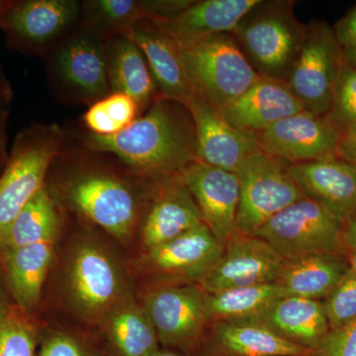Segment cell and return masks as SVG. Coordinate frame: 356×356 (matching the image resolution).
Here are the masks:
<instances>
[{
  "mask_svg": "<svg viewBox=\"0 0 356 356\" xmlns=\"http://www.w3.org/2000/svg\"><path fill=\"white\" fill-rule=\"evenodd\" d=\"M303 110L286 81L261 76L221 111L232 125L257 135L273 124Z\"/></svg>",
  "mask_w": 356,
  "mask_h": 356,
  "instance_id": "cell-22",
  "label": "cell"
},
{
  "mask_svg": "<svg viewBox=\"0 0 356 356\" xmlns=\"http://www.w3.org/2000/svg\"><path fill=\"white\" fill-rule=\"evenodd\" d=\"M343 60L346 65L356 69V46L343 50Z\"/></svg>",
  "mask_w": 356,
  "mask_h": 356,
  "instance_id": "cell-44",
  "label": "cell"
},
{
  "mask_svg": "<svg viewBox=\"0 0 356 356\" xmlns=\"http://www.w3.org/2000/svg\"><path fill=\"white\" fill-rule=\"evenodd\" d=\"M332 29L337 43L343 50L356 46V6L337 21Z\"/></svg>",
  "mask_w": 356,
  "mask_h": 356,
  "instance_id": "cell-39",
  "label": "cell"
},
{
  "mask_svg": "<svg viewBox=\"0 0 356 356\" xmlns=\"http://www.w3.org/2000/svg\"><path fill=\"white\" fill-rule=\"evenodd\" d=\"M65 202L124 245L139 229L140 201L126 180L108 170L84 168L58 187Z\"/></svg>",
  "mask_w": 356,
  "mask_h": 356,
  "instance_id": "cell-3",
  "label": "cell"
},
{
  "mask_svg": "<svg viewBox=\"0 0 356 356\" xmlns=\"http://www.w3.org/2000/svg\"><path fill=\"white\" fill-rule=\"evenodd\" d=\"M13 98V89L4 76L1 65H0V107L10 106Z\"/></svg>",
  "mask_w": 356,
  "mask_h": 356,
  "instance_id": "cell-43",
  "label": "cell"
},
{
  "mask_svg": "<svg viewBox=\"0 0 356 356\" xmlns=\"http://www.w3.org/2000/svg\"></svg>",
  "mask_w": 356,
  "mask_h": 356,
  "instance_id": "cell-50",
  "label": "cell"
},
{
  "mask_svg": "<svg viewBox=\"0 0 356 356\" xmlns=\"http://www.w3.org/2000/svg\"><path fill=\"white\" fill-rule=\"evenodd\" d=\"M337 156L356 165V123L341 131Z\"/></svg>",
  "mask_w": 356,
  "mask_h": 356,
  "instance_id": "cell-40",
  "label": "cell"
},
{
  "mask_svg": "<svg viewBox=\"0 0 356 356\" xmlns=\"http://www.w3.org/2000/svg\"><path fill=\"white\" fill-rule=\"evenodd\" d=\"M287 172L305 197L346 222L356 213V165L339 156L288 165Z\"/></svg>",
  "mask_w": 356,
  "mask_h": 356,
  "instance_id": "cell-18",
  "label": "cell"
},
{
  "mask_svg": "<svg viewBox=\"0 0 356 356\" xmlns=\"http://www.w3.org/2000/svg\"><path fill=\"white\" fill-rule=\"evenodd\" d=\"M106 43L83 28L58 48L55 69L60 81L74 95L95 102L111 92L107 70Z\"/></svg>",
  "mask_w": 356,
  "mask_h": 356,
  "instance_id": "cell-19",
  "label": "cell"
},
{
  "mask_svg": "<svg viewBox=\"0 0 356 356\" xmlns=\"http://www.w3.org/2000/svg\"><path fill=\"white\" fill-rule=\"evenodd\" d=\"M84 27L105 41L117 36L132 37L134 29L146 19L142 1L91 0L81 6Z\"/></svg>",
  "mask_w": 356,
  "mask_h": 356,
  "instance_id": "cell-31",
  "label": "cell"
},
{
  "mask_svg": "<svg viewBox=\"0 0 356 356\" xmlns=\"http://www.w3.org/2000/svg\"><path fill=\"white\" fill-rule=\"evenodd\" d=\"M245 322L264 325L290 343L311 350H316L330 332L323 301L290 295L275 300Z\"/></svg>",
  "mask_w": 356,
  "mask_h": 356,
  "instance_id": "cell-24",
  "label": "cell"
},
{
  "mask_svg": "<svg viewBox=\"0 0 356 356\" xmlns=\"http://www.w3.org/2000/svg\"><path fill=\"white\" fill-rule=\"evenodd\" d=\"M37 356H110L104 346L70 331H51L44 334Z\"/></svg>",
  "mask_w": 356,
  "mask_h": 356,
  "instance_id": "cell-35",
  "label": "cell"
},
{
  "mask_svg": "<svg viewBox=\"0 0 356 356\" xmlns=\"http://www.w3.org/2000/svg\"><path fill=\"white\" fill-rule=\"evenodd\" d=\"M28 314L10 304L0 309V356H37L38 327Z\"/></svg>",
  "mask_w": 356,
  "mask_h": 356,
  "instance_id": "cell-33",
  "label": "cell"
},
{
  "mask_svg": "<svg viewBox=\"0 0 356 356\" xmlns=\"http://www.w3.org/2000/svg\"><path fill=\"white\" fill-rule=\"evenodd\" d=\"M64 140L57 124H32L16 136L0 172V241L23 208L46 187L47 175Z\"/></svg>",
  "mask_w": 356,
  "mask_h": 356,
  "instance_id": "cell-2",
  "label": "cell"
},
{
  "mask_svg": "<svg viewBox=\"0 0 356 356\" xmlns=\"http://www.w3.org/2000/svg\"><path fill=\"white\" fill-rule=\"evenodd\" d=\"M350 271L356 275V248L350 252V259H348Z\"/></svg>",
  "mask_w": 356,
  "mask_h": 356,
  "instance_id": "cell-45",
  "label": "cell"
},
{
  "mask_svg": "<svg viewBox=\"0 0 356 356\" xmlns=\"http://www.w3.org/2000/svg\"><path fill=\"white\" fill-rule=\"evenodd\" d=\"M110 356H158V336L142 303L131 296L115 307L98 325Z\"/></svg>",
  "mask_w": 356,
  "mask_h": 356,
  "instance_id": "cell-25",
  "label": "cell"
},
{
  "mask_svg": "<svg viewBox=\"0 0 356 356\" xmlns=\"http://www.w3.org/2000/svg\"><path fill=\"white\" fill-rule=\"evenodd\" d=\"M158 356H186L182 355V353H177V351H173L170 350H163L161 348V353H159Z\"/></svg>",
  "mask_w": 356,
  "mask_h": 356,
  "instance_id": "cell-47",
  "label": "cell"
},
{
  "mask_svg": "<svg viewBox=\"0 0 356 356\" xmlns=\"http://www.w3.org/2000/svg\"><path fill=\"white\" fill-rule=\"evenodd\" d=\"M222 250V243L203 224L170 242L140 252L130 268L146 289L198 284Z\"/></svg>",
  "mask_w": 356,
  "mask_h": 356,
  "instance_id": "cell-8",
  "label": "cell"
},
{
  "mask_svg": "<svg viewBox=\"0 0 356 356\" xmlns=\"http://www.w3.org/2000/svg\"><path fill=\"white\" fill-rule=\"evenodd\" d=\"M286 296L278 283L231 288L205 292V308L209 325L216 322L247 321L259 315L275 300Z\"/></svg>",
  "mask_w": 356,
  "mask_h": 356,
  "instance_id": "cell-30",
  "label": "cell"
},
{
  "mask_svg": "<svg viewBox=\"0 0 356 356\" xmlns=\"http://www.w3.org/2000/svg\"><path fill=\"white\" fill-rule=\"evenodd\" d=\"M6 165V161H2V159H0V170H3L4 166Z\"/></svg>",
  "mask_w": 356,
  "mask_h": 356,
  "instance_id": "cell-49",
  "label": "cell"
},
{
  "mask_svg": "<svg viewBox=\"0 0 356 356\" xmlns=\"http://www.w3.org/2000/svg\"><path fill=\"white\" fill-rule=\"evenodd\" d=\"M327 115L341 131L356 123V69L346 63L337 77Z\"/></svg>",
  "mask_w": 356,
  "mask_h": 356,
  "instance_id": "cell-34",
  "label": "cell"
},
{
  "mask_svg": "<svg viewBox=\"0 0 356 356\" xmlns=\"http://www.w3.org/2000/svg\"><path fill=\"white\" fill-rule=\"evenodd\" d=\"M313 350L245 321L212 323L196 356H310Z\"/></svg>",
  "mask_w": 356,
  "mask_h": 356,
  "instance_id": "cell-21",
  "label": "cell"
},
{
  "mask_svg": "<svg viewBox=\"0 0 356 356\" xmlns=\"http://www.w3.org/2000/svg\"><path fill=\"white\" fill-rule=\"evenodd\" d=\"M86 145L91 151L116 156L152 181L181 175L198 159L191 112L161 95L125 130L112 136L89 133Z\"/></svg>",
  "mask_w": 356,
  "mask_h": 356,
  "instance_id": "cell-1",
  "label": "cell"
},
{
  "mask_svg": "<svg viewBox=\"0 0 356 356\" xmlns=\"http://www.w3.org/2000/svg\"><path fill=\"white\" fill-rule=\"evenodd\" d=\"M132 38L146 58L159 95L186 106L196 92L179 44L168 33L147 19L136 26Z\"/></svg>",
  "mask_w": 356,
  "mask_h": 356,
  "instance_id": "cell-20",
  "label": "cell"
},
{
  "mask_svg": "<svg viewBox=\"0 0 356 356\" xmlns=\"http://www.w3.org/2000/svg\"><path fill=\"white\" fill-rule=\"evenodd\" d=\"M138 103L121 92H110L93 102L84 113V125L90 134L112 136L129 127L140 114Z\"/></svg>",
  "mask_w": 356,
  "mask_h": 356,
  "instance_id": "cell-32",
  "label": "cell"
},
{
  "mask_svg": "<svg viewBox=\"0 0 356 356\" xmlns=\"http://www.w3.org/2000/svg\"><path fill=\"white\" fill-rule=\"evenodd\" d=\"M195 129L198 161L236 172L245 159L261 152L255 134L235 127L221 110L195 93L186 104Z\"/></svg>",
  "mask_w": 356,
  "mask_h": 356,
  "instance_id": "cell-16",
  "label": "cell"
},
{
  "mask_svg": "<svg viewBox=\"0 0 356 356\" xmlns=\"http://www.w3.org/2000/svg\"><path fill=\"white\" fill-rule=\"evenodd\" d=\"M288 165L261 151L236 170L240 200L236 231L254 235L280 211L305 197L288 175Z\"/></svg>",
  "mask_w": 356,
  "mask_h": 356,
  "instance_id": "cell-10",
  "label": "cell"
},
{
  "mask_svg": "<svg viewBox=\"0 0 356 356\" xmlns=\"http://www.w3.org/2000/svg\"><path fill=\"white\" fill-rule=\"evenodd\" d=\"M195 92L222 110L261 76L233 34H219L179 46Z\"/></svg>",
  "mask_w": 356,
  "mask_h": 356,
  "instance_id": "cell-6",
  "label": "cell"
},
{
  "mask_svg": "<svg viewBox=\"0 0 356 356\" xmlns=\"http://www.w3.org/2000/svg\"><path fill=\"white\" fill-rule=\"evenodd\" d=\"M9 107H0V159L7 161V124H8Z\"/></svg>",
  "mask_w": 356,
  "mask_h": 356,
  "instance_id": "cell-41",
  "label": "cell"
},
{
  "mask_svg": "<svg viewBox=\"0 0 356 356\" xmlns=\"http://www.w3.org/2000/svg\"><path fill=\"white\" fill-rule=\"evenodd\" d=\"M7 305H9L8 299H7L6 291H4L3 287L0 283V309L4 308Z\"/></svg>",
  "mask_w": 356,
  "mask_h": 356,
  "instance_id": "cell-46",
  "label": "cell"
},
{
  "mask_svg": "<svg viewBox=\"0 0 356 356\" xmlns=\"http://www.w3.org/2000/svg\"><path fill=\"white\" fill-rule=\"evenodd\" d=\"M343 243L344 250L348 252H353L356 248V213L355 216L344 225Z\"/></svg>",
  "mask_w": 356,
  "mask_h": 356,
  "instance_id": "cell-42",
  "label": "cell"
},
{
  "mask_svg": "<svg viewBox=\"0 0 356 356\" xmlns=\"http://www.w3.org/2000/svg\"><path fill=\"white\" fill-rule=\"evenodd\" d=\"M181 177L197 204L204 224L224 245L236 231L240 200L236 173L197 159L185 168Z\"/></svg>",
  "mask_w": 356,
  "mask_h": 356,
  "instance_id": "cell-17",
  "label": "cell"
},
{
  "mask_svg": "<svg viewBox=\"0 0 356 356\" xmlns=\"http://www.w3.org/2000/svg\"><path fill=\"white\" fill-rule=\"evenodd\" d=\"M261 0H203L193 1L177 17L154 22L179 46L219 34H233L243 18Z\"/></svg>",
  "mask_w": 356,
  "mask_h": 356,
  "instance_id": "cell-23",
  "label": "cell"
},
{
  "mask_svg": "<svg viewBox=\"0 0 356 356\" xmlns=\"http://www.w3.org/2000/svg\"><path fill=\"white\" fill-rule=\"evenodd\" d=\"M151 186L146 213L140 222V252L204 224L181 175L154 180Z\"/></svg>",
  "mask_w": 356,
  "mask_h": 356,
  "instance_id": "cell-15",
  "label": "cell"
},
{
  "mask_svg": "<svg viewBox=\"0 0 356 356\" xmlns=\"http://www.w3.org/2000/svg\"><path fill=\"white\" fill-rule=\"evenodd\" d=\"M324 308L331 330L339 329L356 318V275L348 270L325 298Z\"/></svg>",
  "mask_w": 356,
  "mask_h": 356,
  "instance_id": "cell-36",
  "label": "cell"
},
{
  "mask_svg": "<svg viewBox=\"0 0 356 356\" xmlns=\"http://www.w3.org/2000/svg\"><path fill=\"white\" fill-rule=\"evenodd\" d=\"M81 6L74 0L11 1L0 15V29L13 50L39 53L76 24Z\"/></svg>",
  "mask_w": 356,
  "mask_h": 356,
  "instance_id": "cell-13",
  "label": "cell"
},
{
  "mask_svg": "<svg viewBox=\"0 0 356 356\" xmlns=\"http://www.w3.org/2000/svg\"><path fill=\"white\" fill-rule=\"evenodd\" d=\"M191 0H163V1H142L146 19L152 22H165L177 17L191 6Z\"/></svg>",
  "mask_w": 356,
  "mask_h": 356,
  "instance_id": "cell-38",
  "label": "cell"
},
{
  "mask_svg": "<svg viewBox=\"0 0 356 356\" xmlns=\"http://www.w3.org/2000/svg\"><path fill=\"white\" fill-rule=\"evenodd\" d=\"M307 26L294 16L292 3L261 1L233 33L261 76L286 81L298 57Z\"/></svg>",
  "mask_w": 356,
  "mask_h": 356,
  "instance_id": "cell-4",
  "label": "cell"
},
{
  "mask_svg": "<svg viewBox=\"0 0 356 356\" xmlns=\"http://www.w3.org/2000/svg\"><path fill=\"white\" fill-rule=\"evenodd\" d=\"M60 226L57 204L46 185L11 222L0 241V254L13 248L57 240Z\"/></svg>",
  "mask_w": 356,
  "mask_h": 356,
  "instance_id": "cell-29",
  "label": "cell"
},
{
  "mask_svg": "<svg viewBox=\"0 0 356 356\" xmlns=\"http://www.w3.org/2000/svg\"><path fill=\"white\" fill-rule=\"evenodd\" d=\"M67 290L77 315L97 327L115 307L133 296L125 268L93 241H84L70 255Z\"/></svg>",
  "mask_w": 356,
  "mask_h": 356,
  "instance_id": "cell-5",
  "label": "cell"
},
{
  "mask_svg": "<svg viewBox=\"0 0 356 356\" xmlns=\"http://www.w3.org/2000/svg\"><path fill=\"white\" fill-rule=\"evenodd\" d=\"M10 2L11 1H9V0H0V15H1V13L6 10L7 6L10 4Z\"/></svg>",
  "mask_w": 356,
  "mask_h": 356,
  "instance_id": "cell-48",
  "label": "cell"
},
{
  "mask_svg": "<svg viewBox=\"0 0 356 356\" xmlns=\"http://www.w3.org/2000/svg\"><path fill=\"white\" fill-rule=\"evenodd\" d=\"M344 222L324 206L303 197L268 220L254 234L284 261L315 254H343Z\"/></svg>",
  "mask_w": 356,
  "mask_h": 356,
  "instance_id": "cell-7",
  "label": "cell"
},
{
  "mask_svg": "<svg viewBox=\"0 0 356 356\" xmlns=\"http://www.w3.org/2000/svg\"><path fill=\"white\" fill-rule=\"evenodd\" d=\"M107 70L111 92L125 93L140 110L149 108L159 96L151 70L132 37L117 36L106 43Z\"/></svg>",
  "mask_w": 356,
  "mask_h": 356,
  "instance_id": "cell-27",
  "label": "cell"
},
{
  "mask_svg": "<svg viewBox=\"0 0 356 356\" xmlns=\"http://www.w3.org/2000/svg\"><path fill=\"white\" fill-rule=\"evenodd\" d=\"M284 259L254 235L234 232L222 245L218 261L198 283L206 293L231 288L277 283Z\"/></svg>",
  "mask_w": 356,
  "mask_h": 356,
  "instance_id": "cell-12",
  "label": "cell"
},
{
  "mask_svg": "<svg viewBox=\"0 0 356 356\" xmlns=\"http://www.w3.org/2000/svg\"><path fill=\"white\" fill-rule=\"evenodd\" d=\"M350 270L343 254L310 255L285 262L278 284L286 295L302 298H325Z\"/></svg>",
  "mask_w": 356,
  "mask_h": 356,
  "instance_id": "cell-28",
  "label": "cell"
},
{
  "mask_svg": "<svg viewBox=\"0 0 356 356\" xmlns=\"http://www.w3.org/2000/svg\"><path fill=\"white\" fill-rule=\"evenodd\" d=\"M310 356H356V318L331 330Z\"/></svg>",
  "mask_w": 356,
  "mask_h": 356,
  "instance_id": "cell-37",
  "label": "cell"
},
{
  "mask_svg": "<svg viewBox=\"0 0 356 356\" xmlns=\"http://www.w3.org/2000/svg\"><path fill=\"white\" fill-rule=\"evenodd\" d=\"M343 64V50L334 29L322 21H313L307 26L301 50L285 81L305 111L327 115Z\"/></svg>",
  "mask_w": 356,
  "mask_h": 356,
  "instance_id": "cell-11",
  "label": "cell"
},
{
  "mask_svg": "<svg viewBox=\"0 0 356 356\" xmlns=\"http://www.w3.org/2000/svg\"><path fill=\"white\" fill-rule=\"evenodd\" d=\"M56 241L1 252L9 291L16 306L28 313L36 308L41 299L44 281L53 262Z\"/></svg>",
  "mask_w": 356,
  "mask_h": 356,
  "instance_id": "cell-26",
  "label": "cell"
},
{
  "mask_svg": "<svg viewBox=\"0 0 356 356\" xmlns=\"http://www.w3.org/2000/svg\"><path fill=\"white\" fill-rule=\"evenodd\" d=\"M341 129L327 115L303 111L257 134L261 152L288 165L337 156Z\"/></svg>",
  "mask_w": 356,
  "mask_h": 356,
  "instance_id": "cell-14",
  "label": "cell"
},
{
  "mask_svg": "<svg viewBox=\"0 0 356 356\" xmlns=\"http://www.w3.org/2000/svg\"><path fill=\"white\" fill-rule=\"evenodd\" d=\"M163 350L196 356L209 327L198 284L147 288L140 299Z\"/></svg>",
  "mask_w": 356,
  "mask_h": 356,
  "instance_id": "cell-9",
  "label": "cell"
}]
</instances>
